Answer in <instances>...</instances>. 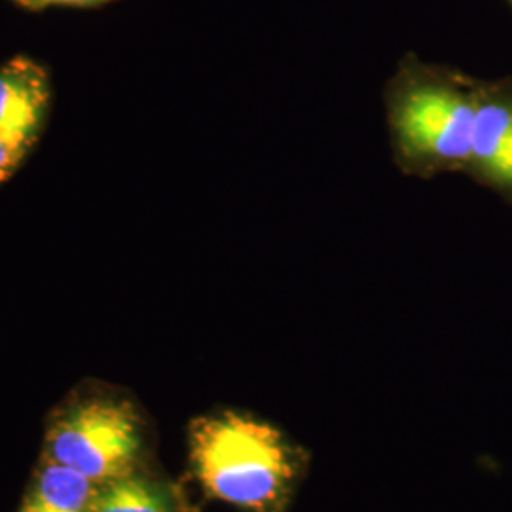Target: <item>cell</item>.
Wrapping results in <instances>:
<instances>
[{"label":"cell","instance_id":"10","mask_svg":"<svg viewBox=\"0 0 512 512\" xmlns=\"http://www.w3.org/2000/svg\"><path fill=\"white\" fill-rule=\"evenodd\" d=\"M12 2H16V4H19V0H12Z\"/></svg>","mask_w":512,"mask_h":512},{"label":"cell","instance_id":"9","mask_svg":"<svg viewBox=\"0 0 512 512\" xmlns=\"http://www.w3.org/2000/svg\"><path fill=\"white\" fill-rule=\"evenodd\" d=\"M112 0H19L18 6L25 10H46L52 6H63V8H95L103 6Z\"/></svg>","mask_w":512,"mask_h":512},{"label":"cell","instance_id":"4","mask_svg":"<svg viewBox=\"0 0 512 512\" xmlns=\"http://www.w3.org/2000/svg\"><path fill=\"white\" fill-rule=\"evenodd\" d=\"M463 175L512 205V78L478 80L471 156Z\"/></svg>","mask_w":512,"mask_h":512},{"label":"cell","instance_id":"2","mask_svg":"<svg viewBox=\"0 0 512 512\" xmlns=\"http://www.w3.org/2000/svg\"><path fill=\"white\" fill-rule=\"evenodd\" d=\"M190 461L207 494L245 512H285L304 467L277 427L234 410L192 423Z\"/></svg>","mask_w":512,"mask_h":512},{"label":"cell","instance_id":"7","mask_svg":"<svg viewBox=\"0 0 512 512\" xmlns=\"http://www.w3.org/2000/svg\"><path fill=\"white\" fill-rule=\"evenodd\" d=\"M97 484L74 469L48 461L19 512H90Z\"/></svg>","mask_w":512,"mask_h":512},{"label":"cell","instance_id":"3","mask_svg":"<svg viewBox=\"0 0 512 512\" xmlns=\"http://www.w3.org/2000/svg\"><path fill=\"white\" fill-rule=\"evenodd\" d=\"M46 452L48 461L74 469L99 486L135 471L143 454L141 420L128 401L93 393L52 421Z\"/></svg>","mask_w":512,"mask_h":512},{"label":"cell","instance_id":"5","mask_svg":"<svg viewBox=\"0 0 512 512\" xmlns=\"http://www.w3.org/2000/svg\"><path fill=\"white\" fill-rule=\"evenodd\" d=\"M52 107L48 69L27 55L0 65V137L25 156L46 128Z\"/></svg>","mask_w":512,"mask_h":512},{"label":"cell","instance_id":"11","mask_svg":"<svg viewBox=\"0 0 512 512\" xmlns=\"http://www.w3.org/2000/svg\"><path fill=\"white\" fill-rule=\"evenodd\" d=\"M507 2H509V4H511V6H512V0H507Z\"/></svg>","mask_w":512,"mask_h":512},{"label":"cell","instance_id":"1","mask_svg":"<svg viewBox=\"0 0 512 512\" xmlns=\"http://www.w3.org/2000/svg\"><path fill=\"white\" fill-rule=\"evenodd\" d=\"M478 78L406 54L384 90L397 167L421 179L465 173L475 129Z\"/></svg>","mask_w":512,"mask_h":512},{"label":"cell","instance_id":"8","mask_svg":"<svg viewBox=\"0 0 512 512\" xmlns=\"http://www.w3.org/2000/svg\"><path fill=\"white\" fill-rule=\"evenodd\" d=\"M25 158L27 156L21 150L0 137V184L6 183L18 171Z\"/></svg>","mask_w":512,"mask_h":512},{"label":"cell","instance_id":"6","mask_svg":"<svg viewBox=\"0 0 512 512\" xmlns=\"http://www.w3.org/2000/svg\"><path fill=\"white\" fill-rule=\"evenodd\" d=\"M90 512H184V507L171 484L131 471L99 484Z\"/></svg>","mask_w":512,"mask_h":512}]
</instances>
